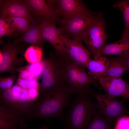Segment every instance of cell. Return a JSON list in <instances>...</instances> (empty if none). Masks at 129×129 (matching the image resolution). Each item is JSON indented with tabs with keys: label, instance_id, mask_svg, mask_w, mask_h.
Wrapping results in <instances>:
<instances>
[{
	"label": "cell",
	"instance_id": "obj_1",
	"mask_svg": "<svg viewBox=\"0 0 129 129\" xmlns=\"http://www.w3.org/2000/svg\"><path fill=\"white\" fill-rule=\"evenodd\" d=\"M73 93L66 84L44 92L36 99L29 121L38 118L47 120L51 118H61L63 110L70 103Z\"/></svg>",
	"mask_w": 129,
	"mask_h": 129
},
{
	"label": "cell",
	"instance_id": "obj_2",
	"mask_svg": "<svg viewBox=\"0 0 129 129\" xmlns=\"http://www.w3.org/2000/svg\"><path fill=\"white\" fill-rule=\"evenodd\" d=\"M91 92L78 94L73 101L65 118L64 129H85L98 110L97 103L92 99Z\"/></svg>",
	"mask_w": 129,
	"mask_h": 129
},
{
	"label": "cell",
	"instance_id": "obj_3",
	"mask_svg": "<svg viewBox=\"0 0 129 129\" xmlns=\"http://www.w3.org/2000/svg\"><path fill=\"white\" fill-rule=\"evenodd\" d=\"M0 101L3 105L26 120L29 121L35 108L36 100L31 98L28 89L16 84L11 88L0 90Z\"/></svg>",
	"mask_w": 129,
	"mask_h": 129
},
{
	"label": "cell",
	"instance_id": "obj_4",
	"mask_svg": "<svg viewBox=\"0 0 129 129\" xmlns=\"http://www.w3.org/2000/svg\"><path fill=\"white\" fill-rule=\"evenodd\" d=\"M67 59L60 57L55 52L43 59L44 67L38 89L39 96L56 86L66 84L65 61Z\"/></svg>",
	"mask_w": 129,
	"mask_h": 129
},
{
	"label": "cell",
	"instance_id": "obj_5",
	"mask_svg": "<svg viewBox=\"0 0 129 129\" xmlns=\"http://www.w3.org/2000/svg\"><path fill=\"white\" fill-rule=\"evenodd\" d=\"M106 26L103 14L99 12L85 36L83 41L94 58L101 56L102 49L108 37Z\"/></svg>",
	"mask_w": 129,
	"mask_h": 129
},
{
	"label": "cell",
	"instance_id": "obj_6",
	"mask_svg": "<svg viewBox=\"0 0 129 129\" xmlns=\"http://www.w3.org/2000/svg\"><path fill=\"white\" fill-rule=\"evenodd\" d=\"M97 14H91L73 17L65 20L59 19L58 23L63 35L73 40L82 43L89 27L95 20Z\"/></svg>",
	"mask_w": 129,
	"mask_h": 129
},
{
	"label": "cell",
	"instance_id": "obj_7",
	"mask_svg": "<svg viewBox=\"0 0 129 129\" xmlns=\"http://www.w3.org/2000/svg\"><path fill=\"white\" fill-rule=\"evenodd\" d=\"M91 94L96 100L99 112L112 122L125 114H129V110L124 106V99L118 100L106 94L91 93Z\"/></svg>",
	"mask_w": 129,
	"mask_h": 129
},
{
	"label": "cell",
	"instance_id": "obj_8",
	"mask_svg": "<svg viewBox=\"0 0 129 129\" xmlns=\"http://www.w3.org/2000/svg\"><path fill=\"white\" fill-rule=\"evenodd\" d=\"M55 10L60 19L65 20L89 15L94 12L89 10L83 1L79 0H47Z\"/></svg>",
	"mask_w": 129,
	"mask_h": 129
},
{
	"label": "cell",
	"instance_id": "obj_9",
	"mask_svg": "<svg viewBox=\"0 0 129 129\" xmlns=\"http://www.w3.org/2000/svg\"><path fill=\"white\" fill-rule=\"evenodd\" d=\"M26 45L12 43L9 40L0 49V72L17 73L16 66L22 62V58L17 59L18 54L21 53Z\"/></svg>",
	"mask_w": 129,
	"mask_h": 129
},
{
	"label": "cell",
	"instance_id": "obj_10",
	"mask_svg": "<svg viewBox=\"0 0 129 129\" xmlns=\"http://www.w3.org/2000/svg\"><path fill=\"white\" fill-rule=\"evenodd\" d=\"M62 40L65 47L66 53L69 59L75 64L87 68L91 59L92 54L82 44V43L75 41L63 35Z\"/></svg>",
	"mask_w": 129,
	"mask_h": 129
},
{
	"label": "cell",
	"instance_id": "obj_11",
	"mask_svg": "<svg viewBox=\"0 0 129 129\" xmlns=\"http://www.w3.org/2000/svg\"><path fill=\"white\" fill-rule=\"evenodd\" d=\"M39 25L41 36L44 41L49 42L55 48V52L60 56L67 57L61 29L57 27L55 23L49 22H44Z\"/></svg>",
	"mask_w": 129,
	"mask_h": 129
},
{
	"label": "cell",
	"instance_id": "obj_12",
	"mask_svg": "<svg viewBox=\"0 0 129 129\" xmlns=\"http://www.w3.org/2000/svg\"><path fill=\"white\" fill-rule=\"evenodd\" d=\"M29 10L37 21L55 23L59 19L55 9L43 0H24Z\"/></svg>",
	"mask_w": 129,
	"mask_h": 129
},
{
	"label": "cell",
	"instance_id": "obj_13",
	"mask_svg": "<svg viewBox=\"0 0 129 129\" xmlns=\"http://www.w3.org/2000/svg\"><path fill=\"white\" fill-rule=\"evenodd\" d=\"M106 94L115 97L119 96L129 99V84L121 76L97 77Z\"/></svg>",
	"mask_w": 129,
	"mask_h": 129
},
{
	"label": "cell",
	"instance_id": "obj_14",
	"mask_svg": "<svg viewBox=\"0 0 129 129\" xmlns=\"http://www.w3.org/2000/svg\"><path fill=\"white\" fill-rule=\"evenodd\" d=\"M0 15L20 17L33 20L31 13L23 0H0Z\"/></svg>",
	"mask_w": 129,
	"mask_h": 129
},
{
	"label": "cell",
	"instance_id": "obj_15",
	"mask_svg": "<svg viewBox=\"0 0 129 129\" xmlns=\"http://www.w3.org/2000/svg\"><path fill=\"white\" fill-rule=\"evenodd\" d=\"M44 41L41 36L39 24L32 23L26 32L15 39L14 43L19 44L20 42H23L35 45L43 48Z\"/></svg>",
	"mask_w": 129,
	"mask_h": 129
},
{
	"label": "cell",
	"instance_id": "obj_16",
	"mask_svg": "<svg viewBox=\"0 0 129 129\" xmlns=\"http://www.w3.org/2000/svg\"><path fill=\"white\" fill-rule=\"evenodd\" d=\"M110 63V58L101 56L91 59L88 64V75L94 79L97 76H102L108 69Z\"/></svg>",
	"mask_w": 129,
	"mask_h": 129
},
{
	"label": "cell",
	"instance_id": "obj_17",
	"mask_svg": "<svg viewBox=\"0 0 129 129\" xmlns=\"http://www.w3.org/2000/svg\"><path fill=\"white\" fill-rule=\"evenodd\" d=\"M129 52V39H121L118 41L109 44H105L102 50V54L118 55L123 56Z\"/></svg>",
	"mask_w": 129,
	"mask_h": 129
},
{
	"label": "cell",
	"instance_id": "obj_18",
	"mask_svg": "<svg viewBox=\"0 0 129 129\" xmlns=\"http://www.w3.org/2000/svg\"><path fill=\"white\" fill-rule=\"evenodd\" d=\"M72 62L69 59L65 61L66 84L72 93H76L80 67Z\"/></svg>",
	"mask_w": 129,
	"mask_h": 129
},
{
	"label": "cell",
	"instance_id": "obj_19",
	"mask_svg": "<svg viewBox=\"0 0 129 129\" xmlns=\"http://www.w3.org/2000/svg\"><path fill=\"white\" fill-rule=\"evenodd\" d=\"M129 71L128 68L122 56L110 58V63L107 70L101 77H118Z\"/></svg>",
	"mask_w": 129,
	"mask_h": 129
},
{
	"label": "cell",
	"instance_id": "obj_20",
	"mask_svg": "<svg viewBox=\"0 0 129 129\" xmlns=\"http://www.w3.org/2000/svg\"><path fill=\"white\" fill-rule=\"evenodd\" d=\"M96 81L86 73L85 68L80 67L76 93L78 94L86 95L90 92V86Z\"/></svg>",
	"mask_w": 129,
	"mask_h": 129
},
{
	"label": "cell",
	"instance_id": "obj_21",
	"mask_svg": "<svg viewBox=\"0 0 129 129\" xmlns=\"http://www.w3.org/2000/svg\"><path fill=\"white\" fill-rule=\"evenodd\" d=\"M6 16L11 28L14 32L13 35L15 37L22 34L26 32L32 22L24 18Z\"/></svg>",
	"mask_w": 129,
	"mask_h": 129
},
{
	"label": "cell",
	"instance_id": "obj_22",
	"mask_svg": "<svg viewBox=\"0 0 129 129\" xmlns=\"http://www.w3.org/2000/svg\"><path fill=\"white\" fill-rule=\"evenodd\" d=\"M114 8L119 9L122 12L124 21L125 27L121 38L128 39L129 32V0H119L112 5Z\"/></svg>",
	"mask_w": 129,
	"mask_h": 129
},
{
	"label": "cell",
	"instance_id": "obj_23",
	"mask_svg": "<svg viewBox=\"0 0 129 129\" xmlns=\"http://www.w3.org/2000/svg\"><path fill=\"white\" fill-rule=\"evenodd\" d=\"M0 119L12 121L19 125L21 129H26V120L8 108L0 102Z\"/></svg>",
	"mask_w": 129,
	"mask_h": 129
},
{
	"label": "cell",
	"instance_id": "obj_24",
	"mask_svg": "<svg viewBox=\"0 0 129 129\" xmlns=\"http://www.w3.org/2000/svg\"><path fill=\"white\" fill-rule=\"evenodd\" d=\"M112 123L98 110L85 129H112L111 126Z\"/></svg>",
	"mask_w": 129,
	"mask_h": 129
},
{
	"label": "cell",
	"instance_id": "obj_25",
	"mask_svg": "<svg viewBox=\"0 0 129 129\" xmlns=\"http://www.w3.org/2000/svg\"><path fill=\"white\" fill-rule=\"evenodd\" d=\"M42 48L35 45L29 46L26 50L24 57L26 60L31 64L38 63L42 59Z\"/></svg>",
	"mask_w": 129,
	"mask_h": 129
},
{
	"label": "cell",
	"instance_id": "obj_26",
	"mask_svg": "<svg viewBox=\"0 0 129 129\" xmlns=\"http://www.w3.org/2000/svg\"><path fill=\"white\" fill-rule=\"evenodd\" d=\"M14 32L11 28L8 22L7 17L0 15V39L4 35L10 38L14 35Z\"/></svg>",
	"mask_w": 129,
	"mask_h": 129
},
{
	"label": "cell",
	"instance_id": "obj_27",
	"mask_svg": "<svg viewBox=\"0 0 129 129\" xmlns=\"http://www.w3.org/2000/svg\"><path fill=\"white\" fill-rule=\"evenodd\" d=\"M22 67L30 71L37 80L42 76V74L44 67L43 60L38 63L31 64Z\"/></svg>",
	"mask_w": 129,
	"mask_h": 129
},
{
	"label": "cell",
	"instance_id": "obj_28",
	"mask_svg": "<svg viewBox=\"0 0 129 129\" xmlns=\"http://www.w3.org/2000/svg\"><path fill=\"white\" fill-rule=\"evenodd\" d=\"M16 76L14 75L4 77L0 76V90H5L11 88Z\"/></svg>",
	"mask_w": 129,
	"mask_h": 129
},
{
	"label": "cell",
	"instance_id": "obj_29",
	"mask_svg": "<svg viewBox=\"0 0 129 129\" xmlns=\"http://www.w3.org/2000/svg\"><path fill=\"white\" fill-rule=\"evenodd\" d=\"M23 88L28 89L35 88L39 89L40 84L37 80L30 81L18 78L16 83Z\"/></svg>",
	"mask_w": 129,
	"mask_h": 129
},
{
	"label": "cell",
	"instance_id": "obj_30",
	"mask_svg": "<svg viewBox=\"0 0 129 129\" xmlns=\"http://www.w3.org/2000/svg\"><path fill=\"white\" fill-rule=\"evenodd\" d=\"M114 129H129V117L123 116L118 118Z\"/></svg>",
	"mask_w": 129,
	"mask_h": 129
},
{
	"label": "cell",
	"instance_id": "obj_31",
	"mask_svg": "<svg viewBox=\"0 0 129 129\" xmlns=\"http://www.w3.org/2000/svg\"><path fill=\"white\" fill-rule=\"evenodd\" d=\"M16 70L19 73L18 78L30 81L37 80L30 71L22 67L17 68Z\"/></svg>",
	"mask_w": 129,
	"mask_h": 129
},
{
	"label": "cell",
	"instance_id": "obj_32",
	"mask_svg": "<svg viewBox=\"0 0 129 129\" xmlns=\"http://www.w3.org/2000/svg\"><path fill=\"white\" fill-rule=\"evenodd\" d=\"M17 125L12 121L0 119V129H14Z\"/></svg>",
	"mask_w": 129,
	"mask_h": 129
},
{
	"label": "cell",
	"instance_id": "obj_33",
	"mask_svg": "<svg viewBox=\"0 0 129 129\" xmlns=\"http://www.w3.org/2000/svg\"><path fill=\"white\" fill-rule=\"evenodd\" d=\"M122 56L123 57L124 61L128 68L129 74V52L124 56Z\"/></svg>",
	"mask_w": 129,
	"mask_h": 129
},
{
	"label": "cell",
	"instance_id": "obj_34",
	"mask_svg": "<svg viewBox=\"0 0 129 129\" xmlns=\"http://www.w3.org/2000/svg\"><path fill=\"white\" fill-rule=\"evenodd\" d=\"M39 129H48V128L46 126H43L42 128Z\"/></svg>",
	"mask_w": 129,
	"mask_h": 129
},
{
	"label": "cell",
	"instance_id": "obj_35",
	"mask_svg": "<svg viewBox=\"0 0 129 129\" xmlns=\"http://www.w3.org/2000/svg\"><path fill=\"white\" fill-rule=\"evenodd\" d=\"M14 129H18L17 128H15Z\"/></svg>",
	"mask_w": 129,
	"mask_h": 129
},
{
	"label": "cell",
	"instance_id": "obj_36",
	"mask_svg": "<svg viewBox=\"0 0 129 129\" xmlns=\"http://www.w3.org/2000/svg\"><path fill=\"white\" fill-rule=\"evenodd\" d=\"M128 38L129 39V33Z\"/></svg>",
	"mask_w": 129,
	"mask_h": 129
}]
</instances>
